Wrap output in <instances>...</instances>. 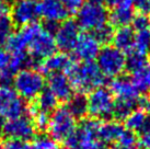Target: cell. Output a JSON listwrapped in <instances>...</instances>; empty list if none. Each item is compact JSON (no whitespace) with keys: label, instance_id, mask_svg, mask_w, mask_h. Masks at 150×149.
<instances>
[{"label":"cell","instance_id":"obj_1","mask_svg":"<svg viewBox=\"0 0 150 149\" xmlns=\"http://www.w3.org/2000/svg\"><path fill=\"white\" fill-rule=\"evenodd\" d=\"M21 31L28 41V53L38 62V66L42 60L56 53L57 46L54 35L47 32L42 25L32 23L21 28Z\"/></svg>","mask_w":150,"mask_h":149},{"label":"cell","instance_id":"obj_2","mask_svg":"<svg viewBox=\"0 0 150 149\" xmlns=\"http://www.w3.org/2000/svg\"><path fill=\"white\" fill-rule=\"evenodd\" d=\"M66 74L74 90L79 93H89L96 88L102 87L105 82V77L94 62H74Z\"/></svg>","mask_w":150,"mask_h":149},{"label":"cell","instance_id":"obj_3","mask_svg":"<svg viewBox=\"0 0 150 149\" xmlns=\"http://www.w3.org/2000/svg\"><path fill=\"white\" fill-rule=\"evenodd\" d=\"M13 89L25 101H32L45 89L46 79L36 68H24L14 74Z\"/></svg>","mask_w":150,"mask_h":149},{"label":"cell","instance_id":"obj_4","mask_svg":"<svg viewBox=\"0 0 150 149\" xmlns=\"http://www.w3.org/2000/svg\"><path fill=\"white\" fill-rule=\"evenodd\" d=\"M77 129V120L66 106L56 108L50 113L47 133L56 141H65Z\"/></svg>","mask_w":150,"mask_h":149},{"label":"cell","instance_id":"obj_5","mask_svg":"<svg viewBox=\"0 0 150 149\" xmlns=\"http://www.w3.org/2000/svg\"><path fill=\"white\" fill-rule=\"evenodd\" d=\"M88 99V112L96 120H108L113 116L115 98L111 90L105 87L96 88L89 92Z\"/></svg>","mask_w":150,"mask_h":149},{"label":"cell","instance_id":"obj_6","mask_svg":"<svg viewBox=\"0 0 150 149\" xmlns=\"http://www.w3.org/2000/svg\"><path fill=\"white\" fill-rule=\"evenodd\" d=\"M126 55L111 45L102 47L96 56V65L105 78H115L125 70Z\"/></svg>","mask_w":150,"mask_h":149},{"label":"cell","instance_id":"obj_7","mask_svg":"<svg viewBox=\"0 0 150 149\" xmlns=\"http://www.w3.org/2000/svg\"><path fill=\"white\" fill-rule=\"evenodd\" d=\"M29 113V106L10 86H0V116L4 121L18 118Z\"/></svg>","mask_w":150,"mask_h":149},{"label":"cell","instance_id":"obj_8","mask_svg":"<svg viewBox=\"0 0 150 149\" xmlns=\"http://www.w3.org/2000/svg\"><path fill=\"white\" fill-rule=\"evenodd\" d=\"M76 22L80 29L84 31H91L105 24L108 20V12L102 4H96L92 2H84L77 11Z\"/></svg>","mask_w":150,"mask_h":149},{"label":"cell","instance_id":"obj_9","mask_svg":"<svg viewBox=\"0 0 150 149\" xmlns=\"http://www.w3.org/2000/svg\"><path fill=\"white\" fill-rule=\"evenodd\" d=\"M36 127L31 116L23 115L18 118L4 121V126L0 131L6 138L20 139L30 141L36 136Z\"/></svg>","mask_w":150,"mask_h":149},{"label":"cell","instance_id":"obj_10","mask_svg":"<svg viewBox=\"0 0 150 149\" xmlns=\"http://www.w3.org/2000/svg\"><path fill=\"white\" fill-rule=\"evenodd\" d=\"M9 10L14 26L23 28L25 25L36 23L41 18L38 0H14Z\"/></svg>","mask_w":150,"mask_h":149},{"label":"cell","instance_id":"obj_11","mask_svg":"<svg viewBox=\"0 0 150 149\" xmlns=\"http://www.w3.org/2000/svg\"><path fill=\"white\" fill-rule=\"evenodd\" d=\"M80 35V28L77 22L72 19H67L59 23L58 28L54 34L57 48L63 53L71 52L77 40Z\"/></svg>","mask_w":150,"mask_h":149},{"label":"cell","instance_id":"obj_12","mask_svg":"<svg viewBox=\"0 0 150 149\" xmlns=\"http://www.w3.org/2000/svg\"><path fill=\"white\" fill-rule=\"evenodd\" d=\"M100 45L92 33H83L79 35L71 52L79 62H93L101 50Z\"/></svg>","mask_w":150,"mask_h":149},{"label":"cell","instance_id":"obj_13","mask_svg":"<svg viewBox=\"0 0 150 149\" xmlns=\"http://www.w3.org/2000/svg\"><path fill=\"white\" fill-rule=\"evenodd\" d=\"M46 83L47 89L56 96L58 102H67L74 94V87L68 76L64 72L48 74Z\"/></svg>","mask_w":150,"mask_h":149},{"label":"cell","instance_id":"obj_14","mask_svg":"<svg viewBox=\"0 0 150 149\" xmlns=\"http://www.w3.org/2000/svg\"><path fill=\"white\" fill-rule=\"evenodd\" d=\"M40 17L44 19V22L62 23L69 19V11L60 0H41L38 2Z\"/></svg>","mask_w":150,"mask_h":149},{"label":"cell","instance_id":"obj_15","mask_svg":"<svg viewBox=\"0 0 150 149\" xmlns=\"http://www.w3.org/2000/svg\"><path fill=\"white\" fill-rule=\"evenodd\" d=\"M72 58L67 55V53H55L50 57L45 58L44 60L41 62L38 66V70L43 74H57V72H64L66 74L67 71L70 69V67L74 64Z\"/></svg>","mask_w":150,"mask_h":149},{"label":"cell","instance_id":"obj_16","mask_svg":"<svg viewBox=\"0 0 150 149\" xmlns=\"http://www.w3.org/2000/svg\"><path fill=\"white\" fill-rule=\"evenodd\" d=\"M115 99L139 100V92L133 83L132 79L124 76H118L113 78L108 88Z\"/></svg>","mask_w":150,"mask_h":149},{"label":"cell","instance_id":"obj_17","mask_svg":"<svg viewBox=\"0 0 150 149\" xmlns=\"http://www.w3.org/2000/svg\"><path fill=\"white\" fill-rule=\"evenodd\" d=\"M112 42L114 47L124 54H128L135 48V30L130 25L117 28V30L114 31Z\"/></svg>","mask_w":150,"mask_h":149},{"label":"cell","instance_id":"obj_18","mask_svg":"<svg viewBox=\"0 0 150 149\" xmlns=\"http://www.w3.org/2000/svg\"><path fill=\"white\" fill-rule=\"evenodd\" d=\"M125 125L127 129L135 134L144 135L150 132V115L144 110L137 109L126 117Z\"/></svg>","mask_w":150,"mask_h":149},{"label":"cell","instance_id":"obj_19","mask_svg":"<svg viewBox=\"0 0 150 149\" xmlns=\"http://www.w3.org/2000/svg\"><path fill=\"white\" fill-rule=\"evenodd\" d=\"M124 126L117 121H105L101 122L99 128V138L105 144L116 143L122 133L124 132Z\"/></svg>","mask_w":150,"mask_h":149},{"label":"cell","instance_id":"obj_20","mask_svg":"<svg viewBox=\"0 0 150 149\" xmlns=\"http://www.w3.org/2000/svg\"><path fill=\"white\" fill-rule=\"evenodd\" d=\"M135 17L133 6H123L112 9V11L108 13V20L110 23L114 28H121L130 25Z\"/></svg>","mask_w":150,"mask_h":149},{"label":"cell","instance_id":"obj_21","mask_svg":"<svg viewBox=\"0 0 150 149\" xmlns=\"http://www.w3.org/2000/svg\"><path fill=\"white\" fill-rule=\"evenodd\" d=\"M66 108L74 115L76 120H83L89 114L88 112V99L84 93L72 94L70 99L67 101Z\"/></svg>","mask_w":150,"mask_h":149},{"label":"cell","instance_id":"obj_22","mask_svg":"<svg viewBox=\"0 0 150 149\" xmlns=\"http://www.w3.org/2000/svg\"><path fill=\"white\" fill-rule=\"evenodd\" d=\"M140 106V99L139 100H125L115 99L113 116L118 121H125L126 117L133 111L137 110Z\"/></svg>","mask_w":150,"mask_h":149},{"label":"cell","instance_id":"obj_23","mask_svg":"<svg viewBox=\"0 0 150 149\" xmlns=\"http://www.w3.org/2000/svg\"><path fill=\"white\" fill-rule=\"evenodd\" d=\"M132 81L139 93H150V60L132 74Z\"/></svg>","mask_w":150,"mask_h":149},{"label":"cell","instance_id":"obj_24","mask_svg":"<svg viewBox=\"0 0 150 149\" xmlns=\"http://www.w3.org/2000/svg\"><path fill=\"white\" fill-rule=\"evenodd\" d=\"M57 104H58V100L56 99V96L48 89H44L35 99V104L33 106L38 111L50 114L57 108Z\"/></svg>","mask_w":150,"mask_h":149},{"label":"cell","instance_id":"obj_25","mask_svg":"<svg viewBox=\"0 0 150 149\" xmlns=\"http://www.w3.org/2000/svg\"><path fill=\"white\" fill-rule=\"evenodd\" d=\"M6 47L10 54L28 52V41L21 30L11 34V36L9 37L8 42L6 44Z\"/></svg>","mask_w":150,"mask_h":149},{"label":"cell","instance_id":"obj_26","mask_svg":"<svg viewBox=\"0 0 150 149\" xmlns=\"http://www.w3.org/2000/svg\"><path fill=\"white\" fill-rule=\"evenodd\" d=\"M149 62L148 56L144 54H140L136 50H133L127 54L125 58V70L133 74L138 69H140L142 66H145Z\"/></svg>","mask_w":150,"mask_h":149},{"label":"cell","instance_id":"obj_27","mask_svg":"<svg viewBox=\"0 0 150 149\" xmlns=\"http://www.w3.org/2000/svg\"><path fill=\"white\" fill-rule=\"evenodd\" d=\"M134 50L148 56V54L150 53V28L135 31Z\"/></svg>","mask_w":150,"mask_h":149},{"label":"cell","instance_id":"obj_28","mask_svg":"<svg viewBox=\"0 0 150 149\" xmlns=\"http://www.w3.org/2000/svg\"><path fill=\"white\" fill-rule=\"evenodd\" d=\"M114 31L115 28L113 26L111 23H105V24L101 25L100 28H98L92 32V35L96 37V40L100 44H104L108 45L113 40V35H114Z\"/></svg>","mask_w":150,"mask_h":149},{"label":"cell","instance_id":"obj_29","mask_svg":"<svg viewBox=\"0 0 150 149\" xmlns=\"http://www.w3.org/2000/svg\"><path fill=\"white\" fill-rule=\"evenodd\" d=\"M117 147L122 149H138L139 146V139L137 137V134L129 131L124 129L122 135L116 141Z\"/></svg>","mask_w":150,"mask_h":149},{"label":"cell","instance_id":"obj_30","mask_svg":"<svg viewBox=\"0 0 150 149\" xmlns=\"http://www.w3.org/2000/svg\"><path fill=\"white\" fill-rule=\"evenodd\" d=\"M14 24L10 16L4 14L0 17V48L6 46L9 37L13 33Z\"/></svg>","mask_w":150,"mask_h":149},{"label":"cell","instance_id":"obj_31","mask_svg":"<svg viewBox=\"0 0 150 149\" xmlns=\"http://www.w3.org/2000/svg\"><path fill=\"white\" fill-rule=\"evenodd\" d=\"M29 113L32 116L33 123L38 131H42L45 132L47 129V125H48V120H50V114L45 113V112L38 111L36 109L32 106L29 108Z\"/></svg>","mask_w":150,"mask_h":149},{"label":"cell","instance_id":"obj_32","mask_svg":"<svg viewBox=\"0 0 150 149\" xmlns=\"http://www.w3.org/2000/svg\"><path fill=\"white\" fill-rule=\"evenodd\" d=\"M33 146L35 149H60L58 141H56L50 135L45 134L34 137Z\"/></svg>","mask_w":150,"mask_h":149},{"label":"cell","instance_id":"obj_33","mask_svg":"<svg viewBox=\"0 0 150 149\" xmlns=\"http://www.w3.org/2000/svg\"><path fill=\"white\" fill-rule=\"evenodd\" d=\"M4 149H35L33 143H30L28 140H20V139H12L7 138L4 141Z\"/></svg>","mask_w":150,"mask_h":149},{"label":"cell","instance_id":"obj_34","mask_svg":"<svg viewBox=\"0 0 150 149\" xmlns=\"http://www.w3.org/2000/svg\"><path fill=\"white\" fill-rule=\"evenodd\" d=\"M132 28L135 31H139L142 29H147L150 28V18L147 14H142V13H138L137 16H135L132 22Z\"/></svg>","mask_w":150,"mask_h":149},{"label":"cell","instance_id":"obj_35","mask_svg":"<svg viewBox=\"0 0 150 149\" xmlns=\"http://www.w3.org/2000/svg\"><path fill=\"white\" fill-rule=\"evenodd\" d=\"M78 149H110L108 145L105 144L104 141H102L99 138L96 139H88L80 143Z\"/></svg>","mask_w":150,"mask_h":149},{"label":"cell","instance_id":"obj_36","mask_svg":"<svg viewBox=\"0 0 150 149\" xmlns=\"http://www.w3.org/2000/svg\"><path fill=\"white\" fill-rule=\"evenodd\" d=\"M133 7L138 13L150 16V0H135L133 1Z\"/></svg>","mask_w":150,"mask_h":149},{"label":"cell","instance_id":"obj_37","mask_svg":"<svg viewBox=\"0 0 150 149\" xmlns=\"http://www.w3.org/2000/svg\"><path fill=\"white\" fill-rule=\"evenodd\" d=\"M64 4V6L67 8L69 13L77 12L78 9L84 4V0H60Z\"/></svg>","mask_w":150,"mask_h":149},{"label":"cell","instance_id":"obj_38","mask_svg":"<svg viewBox=\"0 0 150 149\" xmlns=\"http://www.w3.org/2000/svg\"><path fill=\"white\" fill-rule=\"evenodd\" d=\"M10 57H11V55L8 50L0 48V71L8 68L9 62H10Z\"/></svg>","mask_w":150,"mask_h":149},{"label":"cell","instance_id":"obj_39","mask_svg":"<svg viewBox=\"0 0 150 149\" xmlns=\"http://www.w3.org/2000/svg\"><path fill=\"white\" fill-rule=\"evenodd\" d=\"M105 6L108 8L114 9L117 7H123V6H133L132 0H105Z\"/></svg>","mask_w":150,"mask_h":149},{"label":"cell","instance_id":"obj_40","mask_svg":"<svg viewBox=\"0 0 150 149\" xmlns=\"http://www.w3.org/2000/svg\"><path fill=\"white\" fill-rule=\"evenodd\" d=\"M139 145L142 149H150V132L142 135V139L139 140Z\"/></svg>","mask_w":150,"mask_h":149},{"label":"cell","instance_id":"obj_41","mask_svg":"<svg viewBox=\"0 0 150 149\" xmlns=\"http://www.w3.org/2000/svg\"><path fill=\"white\" fill-rule=\"evenodd\" d=\"M140 106L145 112L150 115V96L149 98H142L140 99Z\"/></svg>","mask_w":150,"mask_h":149},{"label":"cell","instance_id":"obj_42","mask_svg":"<svg viewBox=\"0 0 150 149\" xmlns=\"http://www.w3.org/2000/svg\"><path fill=\"white\" fill-rule=\"evenodd\" d=\"M9 4L8 2H6L4 0H0V17L4 16V14H8L9 12Z\"/></svg>","mask_w":150,"mask_h":149},{"label":"cell","instance_id":"obj_43","mask_svg":"<svg viewBox=\"0 0 150 149\" xmlns=\"http://www.w3.org/2000/svg\"><path fill=\"white\" fill-rule=\"evenodd\" d=\"M89 2H92V4H102V6H105V0H88Z\"/></svg>","mask_w":150,"mask_h":149},{"label":"cell","instance_id":"obj_44","mask_svg":"<svg viewBox=\"0 0 150 149\" xmlns=\"http://www.w3.org/2000/svg\"><path fill=\"white\" fill-rule=\"evenodd\" d=\"M4 120L0 116V131H1V128H2V126H4Z\"/></svg>","mask_w":150,"mask_h":149},{"label":"cell","instance_id":"obj_45","mask_svg":"<svg viewBox=\"0 0 150 149\" xmlns=\"http://www.w3.org/2000/svg\"><path fill=\"white\" fill-rule=\"evenodd\" d=\"M4 1H6V2H13V1H14V0H4Z\"/></svg>","mask_w":150,"mask_h":149},{"label":"cell","instance_id":"obj_46","mask_svg":"<svg viewBox=\"0 0 150 149\" xmlns=\"http://www.w3.org/2000/svg\"><path fill=\"white\" fill-rule=\"evenodd\" d=\"M0 149H4V147H1V146H0Z\"/></svg>","mask_w":150,"mask_h":149},{"label":"cell","instance_id":"obj_47","mask_svg":"<svg viewBox=\"0 0 150 149\" xmlns=\"http://www.w3.org/2000/svg\"><path fill=\"white\" fill-rule=\"evenodd\" d=\"M115 149H122V148H118V147H116V148H115Z\"/></svg>","mask_w":150,"mask_h":149},{"label":"cell","instance_id":"obj_48","mask_svg":"<svg viewBox=\"0 0 150 149\" xmlns=\"http://www.w3.org/2000/svg\"><path fill=\"white\" fill-rule=\"evenodd\" d=\"M149 18H150V17H149Z\"/></svg>","mask_w":150,"mask_h":149}]
</instances>
